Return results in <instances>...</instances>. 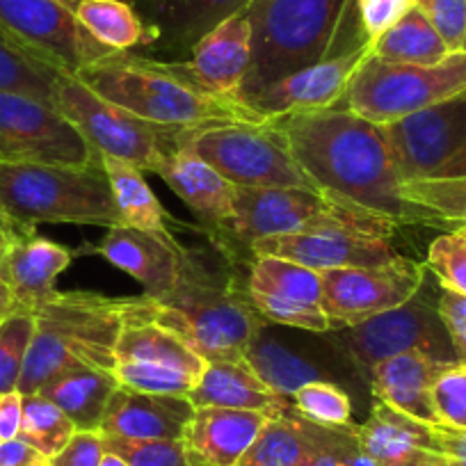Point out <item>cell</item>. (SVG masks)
<instances>
[{
    "instance_id": "6da1fadb",
    "label": "cell",
    "mask_w": 466,
    "mask_h": 466,
    "mask_svg": "<svg viewBox=\"0 0 466 466\" xmlns=\"http://www.w3.org/2000/svg\"><path fill=\"white\" fill-rule=\"evenodd\" d=\"M272 122L318 190L396 227L419 224V215L402 197L405 181L387 127L345 106L295 112Z\"/></svg>"
},
{
    "instance_id": "7a4b0ae2",
    "label": "cell",
    "mask_w": 466,
    "mask_h": 466,
    "mask_svg": "<svg viewBox=\"0 0 466 466\" xmlns=\"http://www.w3.org/2000/svg\"><path fill=\"white\" fill-rule=\"evenodd\" d=\"M133 298L96 293H56L33 309L35 334L28 350L21 396H33L71 369L115 370L119 334L131 320Z\"/></svg>"
},
{
    "instance_id": "3957f363",
    "label": "cell",
    "mask_w": 466,
    "mask_h": 466,
    "mask_svg": "<svg viewBox=\"0 0 466 466\" xmlns=\"http://www.w3.org/2000/svg\"><path fill=\"white\" fill-rule=\"evenodd\" d=\"M80 83L131 115L163 128L219 127L233 122H266L240 101H228L197 87L181 65L131 57L115 53L76 74Z\"/></svg>"
},
{
    "instance_id": "277c9868",
    "label": "cell",
    "mask_w": 466,
    "mask_h": 466,
    "mask_svg": "<svg viewBox=\"0 0 466 466\" xmlns=\"http://www.w3.org/2000/svg\"><path fill=\"white\" fill-rule=\"evenodd\" d=\"M252 65L238 101L275 80L340 56L350 24H360L355 0H252Z\"/></svg>"
},
{
    "instance_id": "5b68a950",
    "label": "cell",
    "mask_w": 466,
    "mask_h": 466,
    "mask_svg": "<svg viewBox=\"0 0 466 466\" xmlns=\"http://www.w3.org/2000/svg\"><path fill=\"white\" fill-rule=\"evenodd\" d=\"M0 206L19 227L30 231L37 224L106 228L124 224L103 165L0 163Z\"/></svg>"
},
{
    "instance_id": "8992f818",
    "label": "cell",
    "mask_w": 466,
    "mask_h": 466,
    "mask_svg": "<svg viewBox=\"0 0 466 466\" xmlns=\"http://www.w3.org/2000/svg\"><path fill=\"white\" fill-rule=\"evenodd\" d=\"M131 318L167 327L206 361H243L266 329L249 298L219 289L201 272L167 298H133Z\"/></svg>"
},
{
    "instance_id": "52a82bcc",
    "label": "cell",
    "mask_w": 466,
    "mask_h": 466,
    "mask_svg": "<svg viewBox=\"0 0 466 466\" xmlns=\"http://www.w3.org/2000/svg\"><path fill=\"white\" fill-rule=\"evenodd\" d=\"M466 92V53L439 65H402L369 56L350 78L343 106L369 122L389 127Z\"/></svg>"
},
{
    "instance_id": "ba28073f",
    "label": "cell",
    "mask_w": 466,
    "mask_h": 466,
    "mask_svg": "<svg viewBox=\"0 0 466 466\" xmlns=\"http://www.w3.org/2000/svg\"><path fill=\"white\" fill-rule=\"evenodd\" d=\"M224 228L243 243L316 228H355L393 236L396 224L309 187H236L233 218Z\"/></svg>"
},
{
    "instance_id": "9c48e42d",
    "label": "cell",
    "mask_w": 466,
    "mask_h": 466,
    "mask_svg": "<svg viewBox=\"0 0 466 466\" xmlns=\"http://www.w3.org/2000/svg\"><path fill=\"white\" fill-rule=\"evenodd\" d=\"M53 107L69 119L80 136L101 156L127 160L142 172L160 174L169 156L181 147V128H163L131 115L116 103L98 96L76 76L62 74Z\"/></svg>"
},
{
    "instance_id": "30bf717a",
    "label": "cell",
    "mask_w": 466,
    "mask_h": 466,
    "mask_svg": "<svg viewBox=\"0 0 466 466\" xmlns=\"http://www.w3.org/2000/svg\"><path fill=\"white\" fill-rule=\"evenodd\" d=\"M183 149L218 169L236 187H309L318 190L272 119L233 122L183 133Z\"/></svg>"
},
{
    "instance_id": "8fae6325",
    "label": "cell",
    "mask_w": 466,
    "mask_h": 466,
    "mask_svg": "<svg viewBox=\"0 0 466 466\" xmlns=\"http://www.w3.org/2000/svg\"><path fill=\"white\" fill-rule=\"evenodd\" d=\"M115 378L145 393L186 396L197 387L208 361L178 334L154 320L131 318L115 350Z\"/></svg>"
},
{
    "instance_id": "7c38bea8",
    "label": "cell",
    "mask_w": 466,
    "mask_h": 466,
    "mask_svg": "<svg viewBox=\"0 0 466 466\" xmlns=\"http://www.w3.org/2000/svg\"><path fill=\"white\" fill-rule=\"evenodd\" d=\"M0 163L98 167L101 154L53 106L0 92Z\"/></svg>"
},
{
    "instance_id": "4fadbf2b",
    "label": "cell",
    "mask_w": 466,
    "mask_h": 466,
    "mask_svg": "<svg viewBox=\"0 0 466 466\" xmlns=\"http://www.w3.org/2000/svg\"><path fill=\"white\" fill-rule=\"evenodd\" d=\"M0 30L71 76L115 56L83 28L65 0H0Z\"/></svg>"
},
{
    "instance_id": "5bb4252c",
    "label": "cell",
    "mask_w": 466,
    "mask_h": 466,
    "mask_svg": "<svg viewBox=\"0 0 466 466\" xmlns=\"http://www.w3.org/2000/svg\"><path fill=\"white\" fill-rule=\"evenodd\" d=\"M402 181L466 177V92L389 124Z\"/></svg>"
},
{
    "instance_id": "9a60e30c",
    "label": "cell",
    "mask_w": 466,
    "mask_h": 466,
    "mask_svg": "<svg viewBox=\"0 0 466 466\" xmlns=\"http://www.w3.org/2000/svg\"><path fill=\"white\" fill-rule=\"evenodd\" d=\"M322 311L334 329H352L370 318L410 302L420 293L428 268L400 257L373 268L322 270Z\"/></svg>"
},
{
    "instance_id": "2e32d148",
    "label": "cell",
    "mask_w": 466,
    "mask_h": 466,
    "mask_svg": "<svg viewBox=\"0 0 466 466\" xmlns=\"http://www.w3.org/2000/svg\"><path fill=\"white\" fill-rule=\"evenodd\" d=\"M345 348L366 373H370L380 361L405 352H420L443 364H457L455 350L437 304L420 293H416L410 302L348 329Z\"/></svg>"
},
{
    "instance_id": "e0dca14e",
    "label": "cell",
    "mask_w": 466,
    "mask_h": 466,
    "mask_svg": "<svg viewBox=\"0 0 466 466\" xmlns=\"http://www.w3.org/2000/svg\"><path fill=\"white\" fill-rule=\"evenodd\" d=\"M254 257H277L311 270L336 268H373L391 263L402 254L393 248L391 236L355 231V228H316L302 233H281L249 245Z\"/></svg>"
},
{
    "instance_id": "ac0fdd59",
    "label": "cell",
    "mask_w": 466,
    "mask_h": 466,
    "mask_svg": "<svg viewBox=\"0 0 466 466\" xmlns=\"http://www.w3.org/2000/svg\"><path fill=\"white\" fill-rule=\"evenodd\" d=\"M369 53L370 44L366 42L348 53L327 57L318 65H311L307 69H299L295 74L275 80L268 87H263L261 92L245 98L243 106L261 115L263 119L343 106L350 78L355 76L357 66L364 62Z\"/></svg>"
},
{
    "instance_id": "d6986e66",
    "label": "cell",
    "mask_w": 466,
    "mask_h": 466,
    "mask_svg": "<svg viewBox=\"0 0 466 466\" xmlns=\"http://www.w3.org/2000/svg\"><path fill=\"white\" fill-rule=\"evenodd\" d=\"M96 254L140 281L147 298L156 299L172 295L199 272L169 233L145 231L128 224L107 228L96 245Z\"/></svg>"
},
{
    "instance_id": "ffe728a7",
    "label": "cell",
    "mask_w": 466,
    "mask_h": 466,
    "mask_svg": "<svg viewBox=\"0 0 466 466\" xmlns=\"http://www.w3.org/2000/svg\"><path fill=\"white\" fill-rule=\"evenodd\" d=\"M252 65V24L248 10L228 16L192 46V57L181 69L187 78L218 98L238 101Z\"/></svg>"
},
{
    "instance_id": "44dd1931",
    "label": "cell",
    "mask_w": 466,
    "mask_h": 466,
    "mask_svg": "<svg viewBox=\"0 0 466 466\" xmlns=\"http://www.w3.org/2000/svg\"><path fill=\"white\" fill-rule=\"evenodd\" d=\"M192 416L195 405L186 396L145 393L119 384L106 407L101 432L122 439H183Z\"/></svg>"
},
{
    "instance_id": "7402d4cb",
    "label": "cell",
    "mask_w": 466,
    "mask_h": 466,
    "mask_svg": "<svg viewBox=\"0 0 466 466\" xmlns=\"http://www.w3.org/2000/svg\"><path fill=\"white\" fill-rule=\"evenodd\" d=\"M270 414L227 407H199L183 432L192 466H240Z\"/></svg>"
},
{
    "instance_id": "603a6c76",
    "label": "cell",
    "mask_w": 466,
    "mask_h": 466,
    "mask_svg": "<svg viewBox=\"0 0 466 466\" xmlns=\"http://www.w3.org/2000/svg\"><path fill=\"white\" fill-rule=\"evenodd\" d=\"M457 364H443L420 352L389 357L370 369V391L375 400L393 407L428 425H441L434 410L432 389L439 375Z\"/></svg>"
},
{
    "instance_id": "cb8c5ba5",
    "label": "cell",
    "mask_w": 466,
    "mask_h": 466,
    "mask_svg": "<svg viewBox=\"0 0 466 466\" xmlns=\"http://www.w3.org/2000/svg\"><path fill=\"white\" fill-rule=\"evenodd\" d=\"M355 434L375 466H420L441 455L434 425L420 423L380 400H375L369 419L355 425Z\"/></svg>"
},
{
    "instance_id": "d4e9b609",
    "label": "cell",
    "mask_w": 466,
    "mask_h": 466,
    "mask_svg": "<svg viewBox=\"0 0 466 466\" xmlns=\"http://www.w3.org/2000/svg\"><path fill=\"white\" fill-rule=\"evenodd\" d=\"M74 261L71 249L37 233L12 245L0 261V284L10 289L16 309L33 311L56 293V281Z\"/></svg>"
},
{
    "instance_id": "484cf974",
    "label": "cell",
    "mask_w": 466,
    "mask_h": 466,
    "mask_svg": "<svg viewBox=\"0 0 466 466\" xmlns=\"http://www.w3.org/2000/svg\"><path fill=\"white\" fill-rule=\"evenodd\" d=\"M187 400L199 407H227V410H252L277 416L293 407L289 398L268 387L257 370L243 361H208L197 387Z\"/></svg>"
},
{
    "instance_id": "4316f807",
    "label": "cell",
    "mask_w": 466,
    "mask_h": 466,
    "mask_svg": "<svg viewBox=\"0 0 466 466\" xmlns=\"http://www.w3.org/2000/svg\"><path fill=\"white\" fill-rule=\"evenodd\" d=\"M160 178L181 197V201H186L208 222L227 227L233 218L236 186H231L218 169L210 167L192 151L178 147L160 169Z\"/></svg>"
},
{
    "instance_id": "83f0119b",
    "label": "cell",
    "mask_w": 466,
    "mask_h": 466,
    "mask_svg": "<svg viewBox=\"0 0 466 466\" xmlns=\"http://www.w3.org/2000/svg\"><path fill=\"white\" fill-rule=\"evenodd\" d=\"M252 0H142L140 7L149 15L158 33L177 46H195L206 33L228 16L248 10Z\"/></svg>"
},
{
    "instance_id": "f1b7e54d",
    "label": "cell",
    "mask_w": 466,
    "mask_h": 466,
    "mask_svg": "<svg viewBox=\"0 0 466 466\" xmlns=\"http://www.w3.org/2000/svg\"><path fill=\"white\" fill-rule=\"evenodd\" d=\"M116 387L119 382L112 370L71 369L56 375L37 393L60 407L74 420L76 430H101L103 414Z\"/></svg>"
},
{
    "instance_id": "f546056e",
    "label": "cell",
    "mask_w": 466,
    "mask_h": 466,
    "mask_svg": "<svg viewBox=\"0 0 466 466\" xmlns=\"http://www.w3.org/2000/svg\"><path fill=\"white\" fill-rule=\"evenodd\" d=\"M316 434L318 423L289 407L268 419L240 466H307L316 448Z\"/></svg>"
},
{
    "instance_id": "4dcf8cb0",
    "label": "cell",
    "mask_w": 466,
    "mask_h": 466,
    "mask_svg": "<svg viewBox=\"0 0 466 466\" xmlns=\"http://www.w3.org/2000/svg\"><path fill=\"white\" fill-rule=\"evenodd\" d=\"M76 16L83 28L115 53H127L140 44H151L158 33L127 0H80Z\"/></svg>"
},
{
    "instance_id": "1f68e13d",
    "label": "cell",
    "mask_w": 466,
    "mask_h": 466,
    "mask_svg": "<svg viewBox=\"0 0 466 466\" xmlns=\"http://www.w3.org/2000/svg\"><path fill=\"white\" fill-rule=\"evenodd\" d=\"M370 53L402 65H439L451 56L441 35L416 5L396 25L370 42Z\"/></svg>"
},
{
    "instance_id": "d6a6232c",
    "label": "cell",
    "mask_w": 466,
    "mask_h": 466,
    "mask_svg": "<svg viewBox=\"0 0 466 466\" xmlns=\"http://www.w3.org/2000/svg\"><path fill=\"white\" fill-rule=\"evenodd\" d=\"M103 172L112 186L116 208L122 213L124 224L145 231L167 233L165 228V210L160 201L156 199L154 190L147 183L145 172L127 160L101 156Z\"/></svg>"
},
{
    "instance_id": "836d02e7",
    "label": "cell",
    "mask_w": 466,
    "mask_h": 466,
    "mask_svg": "<svg viewBox=\"0 0 466 466\" xmlns=\"http://www.w3.org/2000/svg\"><path fill=\"white\" fill-rule=\"evenodd\" d=\"M62 74L65 71L48 65L0 30V92L21 94L53 106Z\"/></svg>"
},
{
    "instance_id": "e575fe53",
    "label": "cell",
    "mask_w": 466,
    "mask_h": 466,
    "mask_svg": "<svg viewBox=\"0 0 466 466\" xmlns=\"http://www.w3.org/2000/svg\"><path fill=\"white\" fill-rule=\"evenodd\" d=\"M248 290L298 304L322 307V275L299 263L277 257H254Z\"/></svg>"
},
{
    "instance_id": "d590c367",
    "label": "cell",
    "mask_w": 466,
    "mask_h": 466,
    "mask_svg": "<svg viewBox=\"0 0 466 466\" xmlns=\"http://www.w3.org/2000/svg\"><path fill=\"white\" fill-rule=\"evenodd\" d=\"M245 360L268 387L275 389L279 396L289 398V400L299 387L322 380L320 369L316 364H311L307 357L298 355L293 350L284 348L277 340L266 339L263 331L249 345Z\"/></svg>"
},
{
    "instance_id": "8d00e7d4",
    "label": "cell",
    "mask_w": 466,
    "mask_h": 466,
    "mask_svg": "<svg viewBox=\"0 0 466 466\" xmlns=\"http://www.w3.org/2000/svg\"><path fill=\"white\" fill-rule=\"evenodd\" d=\"M402 197L416 210L419 224L466 228V177L402 183Z\"/></svg>"
},
{
    "instance_id": "74e56055",
    "label": "cell",
    "mask_w": 466,
    "mask_h": 466,
    "mask_svg": "<svg viewBox=\"0 0 466 466\" xmlns=\"http://www.w3.org/2000/svg\"><path fill=\"white\" fill-rule=\"evenodd\" d=\"M76 434V425L60 407L39 393L24 396V420L19 437L53 460Z\"/></svg>"
},
{
    "instance_id": "f35d334b",
    "label": "cell",
    "mask_w": 466,
    "mask_h": 466,
    "mask_svg": "<svg viewBox=\"0 0 466 466\" xmlns=\"http://www.w3.org/2000/svg\"><path fill=\"white\" fill-rule=\"evenodd\" d=\"M33 334L35 316L28 309H15L0 322V396L19 391Z\"/></svg>"
},
{
    "instance_id": "ab89813d",
    "label": "cell",
    "mask_w": 466,
    "mask_h": 466,
    "mask_svg": "<svg viewBox=\"0 0 466 466\" xmlns=\"http://www.w3.org/2000/svg\"><path fill=\"white\" fill-rule=\"evenodd\" d=\"M295 411L304 419L313 420L325 428H345L352 425V402L350 396L340 387H336L329 380H316L298 391L290 398Z\"/></svg>"
},
{
    "instance_id": "60d3db41",
    "label": "cell",
    "mask_w": 466,
    "mask_h": 466,
    "mask_svg": "<svg viewBox=\"0 0 466 466\" xmlns=\"http://www.w3.org/2000/svg\"><path fill=\"white\" fill-rule=\"evenodd\" d=\"M428 272L439 279L441 289L466 298V228H451L430 243Z\"/></svg>"
},
{
    "instance_id": "b9f144b4",
    "label": "cell",
    "mask_w": 466,
    "mask_h": 466,
    "mask_svg": "<svg viewBox=\"0 0 466 466\" xmlns=\"http://www.w3.org/2000/svg\"><path fill=\"white\" fill-rule=\"evenodd\" d=\"M106 451L122 455L131 466H192L183 439L106 437Z\"/></svg>"
},
{
    "instance_id": "7bdbcfd3",
    "label": "cell",
    "mask_w": 466,
    "mask_h": 466,
    "mask_svg": "<svg viewBox=\"0 0 466 466\" xmlns=\"http://www.w3.org/2000/svg\"><path fill=\"white\" fill-rule=\"evenodd\" d=\"M432 400L441 425L466 430V366H451L439 375Z\"/></svg>"
},
{
    "instance_id": "ee69618b",
    "label": "cell",
    "mask_w": 466,
    "mask_h": 466,
    "mask_svg": "<svg viewBox=\"0 0 466 466\" xmlns=\"http://www.w3.org/2000/svg\"><path fill=\"white\" fill-rule=\"evenodd\" d=\"M414 5L428 16L448 51L460 53L466 39V0H414Z\"/></svg>"
},
{
    "instance_id": "f6af8a7d",
    "label": "cell",
    "mask_w": 466,
    "mask_h": 466,
    "mask_svg": "<svg viewBox=\"0 0 466 466\" xmlns=\"http://www.w3.org/2000/svg\"><path fill=\"white\" fill-rule=\"evenodd\" d=\"M355 7L361 33L370 44L396 25L414 7V0H355Z\"/></svg>"
},
{
    "instance_id": "bcb514c9",
    "label": "cell",
    "mask_w": 466,
    "mask_h": 466,
    "mask_svg": "<svg viewBox=\"0 0 466 466\" xmlns=\"http://www.w3.org/2000/svg\"><path fill=\"white\" fill-rule=\"evenodd\" d=\"M360 446L355 434V425L345 428H325L318 425L316 448L307 466H348L350 452Z\"/></svg>"
},
{
    "instance_id": "7dc6e473",
    "label": "cell",
    "mask_w": 466,
    "mask_h": 466,
    "mask_svg": "<svg viewBox=\"0 0 466 466\" xmlns=\"http://www.w3.org/2000/svg\"><path fill=\"white\" fill-rule=\"evenodd\" d=\"M106 455L101 430H76L65 448L51 460V466H98Z\"/></svg>"
},
{
    "instance_id": "c3c4849f",
    "label": "cell",
    "mask_w": 466,
    "mask_h": 466,
    "mask_svg": "<svg viewBox=\"0 0 466 466\" xmlns=\"http://www.w3.org/2000/svg\"><path fill=\"white\" fill-rule=\"evenodd\" d=\"M437 309L443 325H446L448 336H451L457 364L466 366V298L448 289H441L439 290Z\"/></svg>"
},
{
    "instance_id": "681fc988",
    "label": "cell",
    "mask_w": 466,
    "mask_h": 466,
    "mask_svg": "<svg viewBox=\"0 0 466 466\" xmlns=\"http://www.w3.org/2000/svg\"><path fill=\"white\" fill-rule=\"evenodd\" d=\"M0 466H51V460L21 437L0 441Z\"/></svg>"
},
{
    "instance_id": "f907efd6",
    "label": "cell",
    "mask_w": 466,
    "mask_h": 466,
    "mask_svg": "<svg viewBox=\"0 0 466 466\" xmlns=\"http://www.w3.org/2000/svg\"><path fill=\"white\" fill-rule=\"evenodd\" d=\"M24 420V396L19 391L0 396V441L16 439Z\"/></svg>"
},
{
    "instance_id": "816d5d0a",
    "label": "cell",
    "mask_w": 466,
    "mask_h": 466,
    "mask_svg": "<svg viewBox=\"0 0 466 466\" xmlns=\"http://www.w3.org/2000/svg\"><path fill=\"white\" fill-rule=\"evenodd\" d=\"M439 452L446 457L448 466H466V430L434 425Z\"/></svg>"
},
{
    "instance_id": "f5cc1de1",
    "label": "cell",
    "mask_w": 466,
    "mask_h": 466,
    "mask_svg": "<svg viewBox=\"0 0 466 466\" xmlns=\"http://www.w3.org/2000/svg\"><path fill=\"white\" fill-rule=\"evenodd\" d=\"M33 233L35 231H30V228L19 227V224L3 210V206H0V261H3V257H5L7 252H10L12 245H16L21 238H25V236H33Z\"/></svg>"
},
{
    "instance_id": "db71d44e",
    "label": "cell",
    "mask_w": 466,
    "mask_h": 466,
    "mask_svg": "<svg viewBox=\"0 0 466 466\" xmlns=\"http://www.w3.org/2000/svg\"><path fill=\"white\" fill-rule=\"evenodd\" d=\"M15 309H16V304H15V298H12L10 289H7L5 284H0V322L5 320V318L10 316Z\"/></svg>"
},
{
    "instance_id": "11a10c76",
    "label": "cell",
    "mask_w": 466,
    "mask_h": 466,
    "mask_svg": "<svg viewBox=\"0 0 466 466\" xmlns=\"http://www.w3.org/2000/svg\"><path fill=\"white\" fill-rule=\"evenodd\" d=\"M98 466H131V464H128L122 455H116V452H112V451H106V455H103L101 464Z\"/></svg>"
},
{
    "instance_id": "9f6ffc18",
    "label": "cell",
    "mask_w": 466,
    "mask_h": 466,
    "mask_svg": "<svg viewBox=\"0 0 466 466\" xmlns=\"http://www.w3.org/2000/svg\"><path fill=\"white\" fill-rule=\"evenodd\" d=\"M420 466H448V461H446V457H443V455H437V457H432V460H428L425 464H420Z\"/></svg>"
},
{
    "instance_id": "6f0895ef",
    "label": "cell",
    "mask_w": 466,
    "mask_h": 466,
    "mask_svg": "<svg viewBox=\"0 0 466 466\" xmlns=\"http://www.w3.org/2000/svg\"><path fill=\"white\" fill-rule=\"evenodd\" d=\"M65 3H66V5H69V7H71V10H74V12H76V5H78L80 0H65ZM127 3H131V5H133V7H140V3H142V0H127Z\"/></svg>"
},
{
    "instance_id": "680465c9",
    "label": "cell",
    "mask_w": 466,
    "mask_h": 466,
    "mask_svg": "<svg viewBox=\"0 0 466 466\" xmlns=\"http://www.w3.org/2000/svg\"><path fill=\"white\" fill-rule=\"evenodd\" d=\"M461 51H464V53H466V39H464V48H461Z\"/></svg>"
}]
</instances>
